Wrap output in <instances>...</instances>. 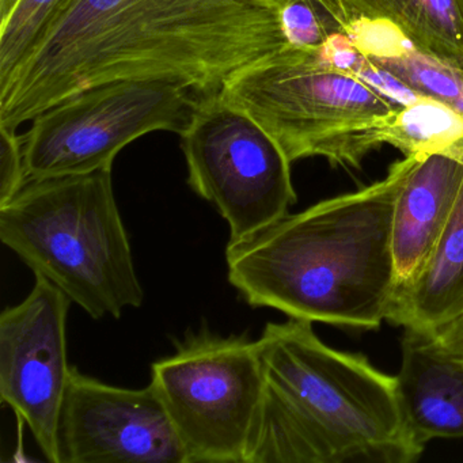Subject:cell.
<instances>
[{
  "mask_svg": "<svg viewBox=\"0 0 463 463\" xmlns=\"http://www.w3.org/2000/svg\"><path fill=\"white\" fill-rule=\"evenodd\" d=\"M286 45L278 10L240 0H78L0 83V127L17 131L115 80H173L210 96Z\"/></svg>",
  "mask_w": 463,
  "mask_h": 463,
  "instance_id": "6da1fadb",
  "label": "cell"
},
{
  "mask_svg": "<svg viewBox=\"0 0 463 463\" xmlns=\"http://www.w3.org/2000/svg\"><path fill=\"white\" fill-rule=\"evenodd\" d=\"M413 161L405 156L383 180L227 243L230 284L251 307L275 308L289 318L381 326L394 300L392 213Z\"/></svg>",
  "mask_w": 463,
  "mask_h": 463,
  "instance_id": "7a4b0ae2",
  "label": "cell"
},
{
  "mask_svg": "<svg viewBox=\"0 0 463 463\" xmlns=\"http://www.w3.org/2000/svg\"><path fill=\"white\" fill-rule=\"evenodd\" d=\"M264 389L246 463H413L397 376L327 346L313 322H269L257 340Z\"/></svg>",
  "mask_w": 463,
  "mask_h": 463,
  "instance_id": "3957f363",
  "label": "cell"
},
{
  "mask_svg": "<svg viewBox=\"0 0 463 463\" xmlns=\"http://www.w3.org/2000/svg\"><path fill=\"white\" fill-rule=\"evenodd\" d=\"M0 241L97 321L145 302L112 167L31 178L0 207Z\"/></svg>",
  "mask_w": 463,
  "mask_h": 463,
  "instance_id": "277c9868",
  "label": "cell"
},
{
  "mask_svg": "<svg viewBox=\"0 0 463 463\" xmlns=\"http://www.w3.org/2000/svg\"><path fill=\"white\" fill-rule=\"evenodd\" d=\"M222 97L257 121L291 162L326 159L359 169L381 147L376 128L401 105L318 51L286 47L224 83Z\"/></svg>",
  "mask_w": 463,
  "mask_h": 463,
  "instance_id": "5b68a950",
  "label": "cell"
},
{
  "mask_svg": "<svg viewBox=\"0 0 463 463\" xmlns=\"http://www.w3.org/2000/svg\"><path fill=\"white\" fill-rule=\"evenodd\" d=\"M151 383L188 463H246L264 389L257 340L204 324L151 364Z\"/></svg>",
  "mask_w": 463,
  "mask_h": 463,
  "instance_id": "8992f818",
  "label": "cell"
},
{
  "mask_svg": "<svg viewBox=\"0 0 463 463\" xmlns=\"http://www.w3.org/2000/svg\"><path fill=\"white\" fill-rule=\"evenodd\" d=\"M197 94L180 82L126 80L88 89L33 118L23 137L31 178L85 175L156 131L183 134Z\"/></svg>",
  "mask_w": 463,
  "mask_h": 463,
  "instance_id": "52a82bcc",
  "label": "cell"
},
{
  "mask_svg": "<svg viewBox=\"0 0 463 463\" xmlns=\"http://www.w3.org/2000/svg\"><path fill=\"white\" fill-rule=\"evenodd\" d=\"M194 194L216 208L230 229L229 242L272 226L297 203L292 162L275 139L222 97H197L181 134Z\"/></svg>",
  "mask_w": 463,
  "mask_h": 463,
  "instance_id": "ba28073f",
  "label": "cell"
},
{
  "mask_svg": "<svg viewBox=\"0 0 463 463\" xmlns=\"http://www.w3.org/2000/svg\"><path fill=\"white\" fill-rule=\"evenodd\" d=\"M28 297L0 314V398L29 428L50 462L61 463L59 422L71 368V300L42 276Z\"/></svg>",
  "mask_w": 463,
  "mask_h": 463,
  "instance_id": "9c48e42d",
  "label": "cell"
},
{
  "mask_svg": "<svg viewBox=\"0 0 463 463\" xmlns=\"http://www.w3.org/2000/svg\"><path fill=\"white\" fill-rule=\"evenodd\" d=\"M61 463H188L153 383L112 386L72 367L59 422Z\"/></svg>",
  "mask_w": 463,
  "mask_h": 463,
  "instance_id": "30bf717a",
  "label": "cell"
},
{
  "mask_svg": "<svg viewBox=\"0 0 463 463\" xmlns=\"http://www.w3.org/2000/svg\"><path fill=\"white\" fill-rule=\"evenodd\" d=\"M462 183L463 159L443 153L414 156L392 213V306L424 270L449 222Z\"/></svg>",
  "mask_w": 463,
  "mask_h": 463,
  "instance_id": "8fae6325",
  "label": "cell"
},
{
  "mask_svg": "<svg viewBox=\"0 0 463 463\" xmlns=\"http://www.w3.org/2000/svg\"><path fill=\"white\" fill-rule=\"evenodd\" d=\"M329 14L343 34L373 66L420 97L436 99L463 116V69L414 47L392 23L330 0Z\"/></svg>",
  "mask_w": 463,
  "mask_h": 463,
  "instance_id": "7c38bea8",
  "label": "cell"
},
{
  "mask_svg": "<svg viewBox=\"0 0 463 463\" xmlns=\"http://www.w3.org/2000/svg\"><path fill=\"white\" fill-rule=\"evenodd\" d=\"M395 376L409 430L421 446L463 438V360L444 354L430 333L405 329Z\"/></svg>",
  "mask_w": 463,
  "mask_h": 463,
  "instance_id": "4fadbf2b",
  "label": "cell"
},
{
  "mask_svg": "<svg viewBox=\"0 0 463 463\" xmlns=\"http://www.w3.org/2000/svg\"><path fill=\"white\" fill-rule=\"evenodd\" d=\"M463 311V183L449 222L421 275L392 306L387 321L432 332Z\"/></svg>",
  "mask_w": 463,
  "mask_h": 463,
  "instance_id": "5bb4252c",
  "label": "cell"
},
{
  "mask_svg": "<svg viewBox=\"0 0 463 463\" xmlns=\"http://www.w3.org/2000/svg\"><path fill=\"white\" fill-rule=\"evenodd\" d=\"M363 14L389 21L414 47L463 69V0H345Z\"/></svg>",
  "mask_w": 463,
  "mask_h": 463,
  "instance_id": "9a60e30c",
  "label": "cell"
},
{
  "mask_svg": "<svg viewBox=\"0 0 463 463\" xmlns=\"http://www.w3.org/2000/svg\"><path fill=\"white\" fill-rule=\"evenodd\" d=\"M376 140L405 156L443 153L463 159V116L436 99L417 96L381 118Z\"/></svg>",
  "mask_w": 463,
  "mask_h": 463,
  "instance_id": "2e32d148",
  "label": "cell"
},
{
  "mask_svg": "<svg viewBox=\"0 0 463 463\" xmlns=\"http://www.w3.org/2000/svg\"><path fill=\"white\" fill-rule=\"evenodd\" d=\"M77 4L78 0H18L12 14L0 24V83L14 74Z\"/></svg>",
  "mask_w": 463,
  "mask_h": 463,
  "instance_id": "e0dca14e",
  "label": "cell"
},
{
  "mask_svg": "<svg viewBox=\"0 0 463 463\" xmlns=\"http://www.w3.org/2000/svg\"><path fill=\"white\" fill-rule=\"evenodd\" d=\"M28 180L23 137L0 127V207L20 194Z\"/></svg>",
  "mask_w": 463,
  "mask_h": 463,
  "instance_id": "ac0fdd59",
  "label": "cell"
},
{
  "mask_svg": "<svg viewBox=\"0 0 463 463\" xmlns=\"http://www.w3.org/2000/svg\"><path fill=\"white\" fill-rule=\"evenodd\" d=\"M430 333L433 343L449 356L463 360V311Z\"/></svg>",
  "mask_w": 463,
  "mask_h": 463,
  "instance_id": "d6986e66",
  "label": "cell"
},
{
  "mask_svg": "<svg viewBox=\"0 0 463 463\" xmlns=\"http://www.w3.org/2000/svg\"><path fill=\"white\" fill-rule=\"evenodd\" d=\"M243 4L253 5V6L267 7V9L280 10L289 0H240Z\"/></svg>",
  "mask_w": 463,
  "mask_h": 463,
  "instance_id": "ffe728a7",
  "label": "cell"
},
{
  "mask_svg": "<svg viewBox=\"0 0 463 463\" xmlns=\"http://www.w3.org/2000/svg\"><path fill=\"white\" fill-rule=\"evenodd\" d=\"M17 4L18 0H0V24L7 20Z\"/></svg>",
  "mask_w": 463,
  "mask_h": 463,
  "instance_id": "44dd1931",
  "label": "cell"
}]
</instances>
